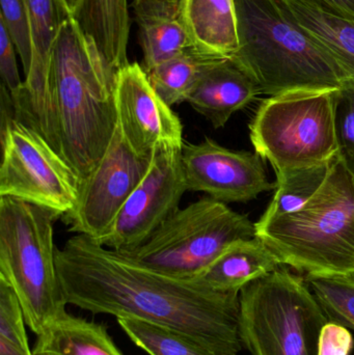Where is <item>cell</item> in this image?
Returning a JSON list of instances; mask_svg holds the SVG:
<instances>
[{"label": "cell", "mask_w": 354, "mask_h": 355, "mask_svg": "<svg viewBox=\"0 0 354 355\" xmlns=\"http://www.w3.org/2000/svg\"><path fill=\"white\" fill-rule=\"evenodd\" d=\"M255 227L281 265L306 277H354L353 175L337 155L324 185L303 208Z\"/></svg>", "instance_id": "277c9868"}, {"label": "cell", "mask_w": 354, "mask_h": 355, "mask_svg": "<svg viewBox=\"0 0 354 355\" xmlns=\"http://www.w3.org/2000/svg\"><path fill=\"white\" fill-rule=\"evenodd\" d=\"M330 321L354 331V277H306Z\"/></svg>", "instance_id": "d4e9b609"}, {"label": "cell", "mask_w": 354, "mask_h": 355, "mask_svg": "<svg viewBox=\"0 0 354 355\" xmlns=\"http://www.w3.org/2000/svg\"><path fill=\"white\" fill-rule=\"evenodd\" d=\"M114 101L121 131L137 154L152 156L161 144L182 147L180 119L156 93L139 62H128L116 72Z\"/></svg>", "instance_id": "4fadbf2b"}, {"label": "cell", "mask_w": 354, "mask_h": 355, "mask_svg": "<svg viewBox=\"0 0 354 355\" xmlns=\"http://www.w3.org/2000/svg\"><path fill=\"white\" fill-rule=\"evenodd\" d=\"M0 355H35L30 349L0 339Z\"/></svg>", "instance_id": "1f68e13d"}, {"label": "cell", "mask_w": 354, "mask_h": 355, "mask_svg": "<svg viewBox=\"0 0 354 355\" xmlns=\"http://www.w3.org/2000/svg\"><path fill=\"white\" fill-rule=\"evenodd\" d=\"M131 341L149 355H220L176 329L137 318H118Z\"/></svg>", "instance_id": "cb8c5ba5"}, {"label": "cell", "mask_w": 354, "mask_h": 355, "mask_svg": "<svg viewBox=\"0 0 354 355\" xmlns=\"http://www.w3.org/2000/svg\"><path fill=\"white\" fill-rule=\"evenodd\" d=\"M239 337L251 355H318L330 321L306 279L280 268L239 293Z\"/></svg>", "instance_id": "8992f818"}, {"label": "cell", "mask_w": 354, "mask_h": 355, "mask_svg": "<svg viewBox=\"0 0 354 355\" xmlns=\"http://www.w3.org/2000/svg\"><path fill=\"white\" fill-rule=\"evenodd\" d=\"M182 166L187 190L205 192L224 204L247 202L276 188L257 152L227 149L208 137L200 144L184 141Z\"/></svg>", "instance_id": "7c38bea8"}, {"label": "cell", "mask_w": 354, "mask_h": 355, "mask_svg": "<svg viewBox=\"0 0 354 355\" xmlns=\"http://www.w3.org/2000/svg\"><path fill=\"white\" fill-rule=\"evenodd\" d=\"M151 158L139 155L129 146L116 123L105 154L81 180L74 207L62 216L69 231L103 243L121 209L147 174Z\"/></svg>", "instance_id": "30bf717a"}, {"label": "cell", "mask_w": 354, "mask_h": 355, "mask_svg": "<svg viewBox=\"0 0 354 355\" xmlns=\"http://www.w3.org/2000/svg\"><path fill=\"white\" fill-rule=\"evenodd\" d=\"M67 304L91 314L137 318L191 336L220 355H237L240 292H220L202 279H181L143 266L87 236L56 250Z\"/></svg>", "instance_id": "6da1fadb"}, {"label": "cell", "mask_w": 354, "mask_h": 355, "mask_svg": "<svg viewBox=\"0 0 354 355\" xmlns=\"http://www.w3.org/2000/svg\"><path fill=\"white\" fill-rule=\"evenodd\" d=\"M33 31V55L30 72L24 87L29 95L44 98L48 95L50 51L62 21L71 17L64 0H24Z\"/></svg>", "instance_id": "44dd1931"}, {"label": "cell", "mask_w": 354, "mask_h": 355, "mask_svg": "<svg viewBox=\"0 0 354 355\" xmlns=\"http://www.w3.org/2000/svg\"><path fill=\"white\" fill-rule=\"evenodd\" d=\"M35 355H124L107 327L64 313L37 336Z\"/></svg>", "instance_id": "d6986e66"}, {"label": "cell", "mask_w": 354, "mask_h": 355, "mask_svg": "<svg viewBox=\"0 0 354 355\" xmlns=\"http://www.w3.org/2000/svg\"><path fill=\"white\" fill-rule=\"evenodd\" d=\"M183 16L197 46L222 56L239 47L234 0H182Z\"/></svg>", "instance_id": "ffe728a7"}, {"label": "cell", "mask_w": 354, "mask_h": 355, "mask_svg": "<svg viewBox=\"0 0 354 355\" xmlns=\"http://www.w3.org/2000/svg\"><path fill=\"white\" fill-rule=\"evenodd\" d=\"M49 58L58 153L81 181L99 164L116 131V74L73 16L60 24Z\"/></svg>", "instance_id": "7a4b0ae2"}, {"label": "cell", "mask_w": 354, "mask_h": 355, "mask_svg": "<svg viewBox=\"0 0 354 355\" xmlns=\"http://www.w3.org/2000/svg\"><path fill=\"white\" fill-rule=\"evenodd\" d=\"M0 22L8 29V35L22 62L25 77L30 72L35 48L30 19L24 0H0Z\"/></svg>", "instance_id": "484cf974"}, {"label": "cell", "mask_w": 354, "mask_h": 355, "mask_svg": "<svg viewBox=\"0 0 354 355\" xmlns=\"http://www.w3.org/2000/svg\"><path fill=\"white\" fill-rule=\"evenodd\" d=\"M312 1L354 19V0H312Z\"/></svg>", "instance_id": "4dcf8cb0"}, {"label": "cell", "mask_w": 354, "mask_h": 355, "mask_svg": "<svg viewBox=\"0 0 354 355\" xmlns=\"http://www.w3.org/2000/svg\"><path fill=\"white\" fill-rule=\"evenodd\" d=\"M0 196L62 213L74 207L80 178L41 133L15 121L0 135Z\"/></svg>", "instance_id": "9c48e42d"}, {"label": "cell", "mask_w": 354, "mask_h": 355, "mask_svg": "<svg viewBox=\"0 0 354 355\" xmlns=\"http://www.w3.org/2000/svg\"><path fill=\"white\" fill-rule=\"evenodd\" d=\"M145 72L187 50L201 48L189 33L182 0H133Z\"/></svg>", "instance_id": "9a60e30c"}, {"label": "cell", "mask_w": 354, "mask_h": 355, "mask_svg": "<svg viewBox=\"0 0 354 355\" xmlns=\"http://www.w3.org/2000/svg\"><path fill=\"white\" fill-rule=\"evenodd\" d=\"M338 157L354 178V78L346 79L335 95Z\"/></svg>", "instance_id": "4316f807"}, {"label": "cell", "mask_w": 354, "mask_h": 355, "mask_svg": "<svg viewBox=\"0 0 354 355\" xmlns=\"http://www.w3.org/2000/svg\"><path fill=\"white\" fill-rule=\"evenodd\" d=\"M308 37L354 78V19L312 0H278Z\"/></svg>", "instance_id": "2e32d148"}, {"label": "cell", "mask_w": 354, "mask_h": 355, "mask_svg": "<svg viewBox=\"0 0 354 355\" xmlns=\"http://www.w3.org/2000/svg\"><path fill=\"white\" fill-rule=\"evenodd\" d=\"M73 17L95 41L108 68L116 75L129 62L130 18L127 0H81Z\"/></svg>", "instance_id": "e0dca14e"}, {"label": "cell", "mask_w": 354, "mask_h": 355, "mask_svg": "<svg viewBox=\"0 0 354 355\" xmlns=\"http://www.w3.org/2000/svg\"><path fill=\"white\" fill-rule=\"evenodd\" d=\"M354 340L347 327L328 321L321 331L318 355H351Z\"/></svg>", "instance_id": "f546056e"}, {"label": "cell", "mask_w": 354, "mask_h": 355, "mask_svg": "<svg viewBox=\"0 0 354 355\" xmlns=\"http://www.w3.org/2000/svg\"><path fill=\"white\" fill-rule=\"evenodd\" d=\"M239 47L232 55L269 97L297 91H336L340 64L291 18L278 0H234Z\"/></svg>", "instance_id": "3957f363"}, {"label": "cell", "mask_w": 354, "mask_h": 355, "mask_svg": "<svg viewBox=\"0 0 354 355\" xmlns=\"http://www.w3.org/2000/svg\"><path fill=\"white\" fill-rule=\"evenodd\" d=\"M255 237L247 215L205 196L179 209L145 243L122 252L162 275L197 279L235 242Z\"/></svg>", "instance_id": "52a82bcc"}, {"label": "cell", "mask_w": 354, "mask_h": 355, "mask_svg": "<svg viewBox=\"0 0 354 355\" xmlns=\"http://www.w3.org/2000/svg\"><path fill=\"white\" fill-rule=\"evenodd\" d=\"M186 191L182 147L157 146L147 174L121 209L102 245L120 252L139 248L180 209Z\"/></svg>", "instance_id": "8fae6325"}, {"label": "cell", "mask_w": 354, "mask_h": 355, "mask_svg": "<svg viewBox=\"0 0 354 355\" xmlns=\"http://www.w3.org/2000/svg\"><path fill=\"white\" fill-rule=\"evenodd\" d=\"M336 91L290 92L262 101L249 124V137L276 178L337 157Z\"/></svg>", "instance_id": "ba28073f"}, {"label": "cell", "mask_w": 354, "mask_h": 355, "mask_svg": "<svg viewBox=\"0 0 354 355\" xmlns=\"http://www.w3.org/2000/svg\"><path fill=\"white\" fill-rule=\"evenodd\" d=\"M227 56L202 48L187 50L148 71L147 76L156 93L168 106L187 102L204 73Z\"/></svg>", "instance_id": "7402d4cb"}, {"label": "cell", "mask_w": 354, "mask_h": 355, "mask_svg": "<svg viewBox=\"0 0 354 355\" xmlns=\"http://www.w3.org/2000/svg\"><path fill=\"white\" fill-rule=\"evenodd\" d=\"M67 6H68L69 12H70L71 16H74L76 12L77 8L80 6L81 0H64Z\"/></svg>", "instance_id": "d6a6232c"}, {"label": "cell", "mask_w": 354, "mask_h": 355, "mask_svg": "<svg viewBox=\"0 0 354 355\" xmlns=\"http://www.w3.org/2000/svg\"><path fill=\"white\" fill-rule=\"evenodd\" d=\"M282 266L274 252L256 236L230 246L200 277L220 292H240L251 282Z\"/></svg>", "instance_id": "ac0fdd59"}, {"label": "cell", "mask_w": 354, "mask_h": 355, "mask_svg": "<svg viewBox=\"0 0 354 355\" xmlns=\"http://www.w3.org/2000/svg\"><path fill=\"white\" fill-rule=\"evenodd\" d=\"M260 94L247 71L233 56H227L204 73L187 103L205 116L214 128L220 129Z\"/></svg>", "instance_id": "5bb4252c"}, {"label": "cell", "mask_w": 354, "mask_h": 355, "mask_svg": "<svg viewBox=\"0 0 354 355\" xmlns=\"http://www.w3.org/2000/svg\"><path fill=\"white\" fill-rule=\"evenodd\" d=\"M16 47L3 23L0 22V75L12 97L18 95L24 81L21 80L16 60Z\"/></svg>", "instance_id": "f1b7e54d"}, {"label": "cell", "mask_w": 354, "mask_h": 355, "mask_svg": "<svg viewBox=\"0 0 354 355\" xmlns=\"http://www.w3.org/2000/svg\"><path fill=\"white\" fill-rule=\"evenodd\" d=\"M62 213L0 196V277L10 284L25 322L39 336L66 313L56 266L53 227Z\"/></svg>", "instance_id": "5b68a950"}, {"label": "cell", "mask_w": 354, "mask_h": 355, "mask_svg": "<svg viewBox=\"0 0 354 355\" xmlns=\"http://www.w3.org/2000/svg\"><path fill=\"white\" fill-rule=\"evenodd\" d=\"M333 162L334 159L310 168L291 171L276 178L274 198L256 225H265L303 208L324 185Z\"/></svg>", "instance_id": "603a6c76"}, {"label": "cell", "mask_w": 354, "mask_h": 355, "mask_svg": "<svg viewBox=\"0 0 354 355\" xmlns=\"http://www.w3.org/2000/svg\"><path fill=\"white\" fill-rule=\"evenodd\" d=\"M25 325L24 313L16 293L0 277V339L30 349Z\"/></svg>", "instance_id": "83f0119b"}]
</instances>
